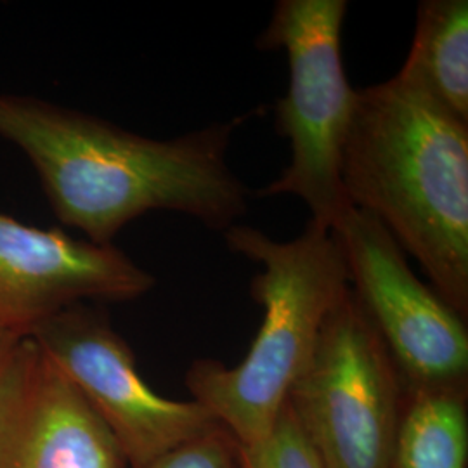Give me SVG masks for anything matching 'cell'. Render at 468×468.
Listing matches in <instances>:
<instances>
[{
    "label": "cell",
    "instance_id": "obj_1",
    "mask_svg": "<svg viewBox=\"0 0 468 468\" xmlns=\"http://www.w3.org/2000/svg\"><path fill=\"white\" fill-rule=\"evenodd\" d=\"M255 112L158 141L32 96L0 94V137L32 162L49 205L85 239L112 245L153 210L228 231L251 191L228 162L233 135Z\"/></svg>",
    "mask_w": 468,
    "mask_h": 468
},
{
    "label": "cell",
    "instance_id": "obj_2",
    "mask_svg": "<svg viewBox=\"0 0 468 468\" xmlns=\"http://www.w3.org/2000/svg\"><path fill=\"white\" fill-rule=\"evenodd\" d=\"M346 198L378 218L435 292L468 313V122L398 73L357 90L342 153Z\"/></svg>",
    "mask_w": 468,
    "mask_h": 468
},
{
    "label": "cell",
    "instance_id": "obj_3",
    "mask_svg": "<svg viewBox=\"0 0 468 468\" xmlns=\"http://www.w3.org/2000/svg\"><path fill=\"white\" fill-rule=\"evenodd\" d=\"M222 234L229 250L262 266L250 282L251 299L264 309L262 324L241 363L226 368L200 359L187 371L186 384L193 401L238 446H253L276 427L324 321L351 286L334 234L313 220L290 241L243 224Z\"/></svg>",
    "mask_w": 468,
    "mask_h": 468
},
{
    "label": "cell",
    "instance_id": "obj_4",
    "mask_svg": "<svg viewBox=\"0 0 468 468\" xmlns=\"http://www.w3.org/2000/svg\"><path fill=\"white\" fill-rule=\"evenodd\" d=\"M346 0H280L257 48L284 50L290 84L276 102V131L290 143V164L253 198L297 197L311 220L332 229L351 208L342 186V153L357 90L342 59Z\"/></svg>",
    "mask_w": 468,
    "mask_h": 468
},
{
    "label": "cell",
    "instance_id": "obj_5",
    "mask_svg": "<svg viewBox=\"0 0 468 468\" xmlns=\"http://www.w3.org/2000/svg\"><path fill=\"white\" fill-rule=\"evenodd\" d=\"M402 380L351 288L286 404L324 468H392Z\"/></svg>",
    "mask_w": 468,
    "mask_h": 468
},
{
    "label": "cell",
    "instance_id": "obj_6",
    "mask_svg": "<svg viewBox=\"0 0 468 468\" xmlns=\"http://www.w3.org/2000/svg\"><path fill=\"white\" fill-rule=\"evenodd\" d=\"M28 336L80 392L131 468H144L218 425L200 402L156 394L129 344L98 309L73 305Z\"/></svg>",
    "mask_w": 468,
    "mask_h": 468
},
{
    "label": "cell",
    "instance_id": "obj_7",
    "mask_svg": "<svg viewBox=\"0 0 468 468\" xmlns=\"http://www.w3.org/2000/svg\"><path fill=\"white\" fill-rule=\"evenodd\" d=\"M330 231L342 251L352 293L380 335L402 385H467L465 318L420 282L384 224L351 207Z\"/></svg>",
    "mask_w": 468,
    "mask_h": 468
},
{
    "label": "cell",
    "instance_id": "obj_8",
    "mask_svg": "<svg viewBox=\"0 0 468 468\" xmlns=\"http://www.w3.org/2000/svg\"><path fill=\"white\" fill-rule=\"evenodd\" d=\"M156 280L112 245L0 214V330L28 336L84 301H135Z\"/></svg>",
    "mask_w": 468,
    "mask_h": 468
},
{
    "label": "cell",
    "instance_id": "obj_9",
    "mask_svg": "<svg viewBox=\"0 0 468 468\" xmlns=\"http://www.w3.org/2000/svg\"><path fill=\"white\" fill-rule=\"evenodd\" d=\"M80 392L23 336L0 377V468H123Z\"/></svg>",
    "mask_w": 468,
    "mask_h": 468
},
{
    "label": "cell",
    "instance_id": "obj_10",
    "mask_svg": "<svg viewBox=\"0 0 468 468\" xmlns=\"http://www.w3.org/2000/svg\"><path fill=\"white\" fill-rule=\"evenodd\" d=\"M398 75L468 122V2L423 0L410 54Z\"/></svg>",
    "mask_w": 468,
    "mask_h": 468
},
{
    "label": "cell",
    "instance_id": "obj_11",
    "mask_svg": "<svg viewBox=\"0 0 468 468\" xmlns=\"http://www.w3.org/2000/svg\"><path fill=\"white\" fill-rule=\"evenodd\" d=\"M406 388L392 468H467V385Z\"/></svg>",
    "mask_w": 468,
    "mask_h": 468
},
{
    "label": "cell",
    "instance_id": "obj_12",
    "mask_svg": "<svg viewBox=\"0 0 468 468\" xmlns=\"http://www.w3.org/2000/svg\"><path fill=\"white\" fill-rule=\"evenodd\" d=\"M238 468H324L288 404L272 432L253 446L236 448Z\"/></svg>",
    "mask_w": 468,
    "mask_h": 468
},
{
    "label": "cell",
    "instance_id": "obj_13",
    "mask_svg": "<svg viewBox=\"0 0 468 468\" xmlns=\"http://www.w3.org/2000/svg\"><path fill=\"white\" fill-rule=\"evenodd\" d=\"M236 448L231 434L218 425L144 468H233Z\"/></svg>",
    "mask_w": 468,
    "mask_h": 468
},
{
    "label": "cell",
    "instance_id": "obj_14",
    "mask_svg": "<svg viewBox=\"0 0 468 468\" xmlns=\"http://www.w3.org/2000/svg\"><path fill=\"white\" fill-rule=\"evenodd\" d=\"M23 336L21 335L13 334V332H7V330H0V377L4 373V369L7 367L13 352L16 349L19 340Z\"/></svg>",
    "mask_w": 468,
    "mask_h": 468
}]
</instances>
